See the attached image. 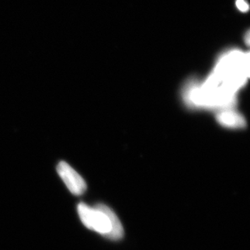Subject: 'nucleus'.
Masks as SVG:
<instances>
[{"label":"nucleus","mask_w":250,"mask_h":250,"mask_svg":"<svg viewBox=\"0 0 250 250\" xmlns=\"http://www.w3.org/2000/svg\"><path fill=\"white\" fill-rule=\"evenodd\" d=\"M250 76V55L231 50L218 61L212 73L203 83H191L185 88L186 102L203 109H231L236 104V92Z\"/></svg>","instance_id":"obj_1"},{"label":"nucleus","mask_w":250,"mask_h":250,"mask_svg":"<svg viewBox=\"0 0 250 250\" xmlns=\"http://www.w3.org/2000/svg\"><path fill=\"white\" fill-rule=\"evenodd\" d=\"M78 215L86 228L104 237L118 241L124 236V229L118 216L104 204L100 203L93 208L81 203L77 208Z\"/></svg>","instance_id":"obj_2"},{"label":"nucleus","mask_w":250,"mask_h":250,"mask_svg":"<svg viewBox=\"0 0 250 250\" xmlns=\"http://www.w3.org/2000/svg\"><path fill=\"white\" fill-rule=\"evenodd\" d=\"M59 177L63 181L69 190L75 195H81L87 189V184L83 177L65 161L59 162L57 166Z\"/></svg>","instance_id":"obj_3"},{"label":"nucleus","mask_w":250,"mask_h":250,"mask_svg":"<svg viewBox=\"0 0 250 250\" xmlns=\"http://www.w3.org/2000/svg\"><path fill=\"white\" fill-rule=\"evenodd\" d=\"M217 121L220 125L227 128L237 129L245 127L246 125L245 118L241 114L231 109L221 110L218 113Z\"/></svg>","instance_id":"obj_4"},{"label":"nucleus","mask_w":250,"mask_h":250,"mask_svg":"<svg viewBox=\"0 0 250 250\" xmlns=\"http://www.w3.org/2000/svg\"><path fill=\"white\" fill-rule=\"evenodd\" d=\"M236 6L241 12H247L249 10L248 3L245 0H237L236 1Z\"/></svg>","instance_id":"obj_5"}]
</instances>
